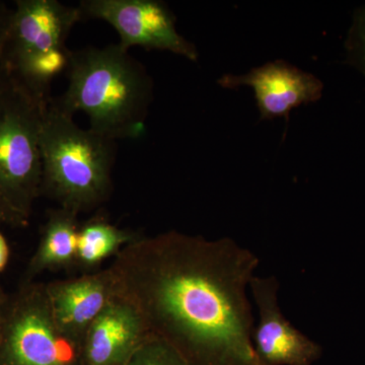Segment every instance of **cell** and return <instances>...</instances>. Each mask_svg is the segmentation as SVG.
Here are the masks:
<instances>
[{"instance_id": "cell-1", "label": "cell", "mask_w": 365, "mask_h": 365, "mask_svg": "<svg viewBox=\"0 0 365 365\" xmlns=\"http://www.w3.org/2000/svg\"><path fill=\"white\" fill-rule=\"evenodd\" d=\"M258 256L230 237L179 232L124 247L110 269L117 294L191 365H263L254 350L250 285Z\"/></svg>"}, {"instance_id": "cell-2", "label": "cell", "mask_w": 365, "mask_h": 365, "mask_svg": "<svg viewBox=\"0 0 365 365\" xmlns=\"http://www.w3.org/2000/svg\"><path fill=\"white\" fill-rule=\"evenodd\" d=\"M67 76L66 93L55 98L62 110L85 113L90 129L111 140L143 135L153 83L129 50L112 44L71 51Z\"/></svg>"}, {"instance_id": "cell-3", "label": "cell", "mask_w": 365, "mask_h": 365, "mask_svg": "<svg viewBox=\"0 0 365 365\" xmlns=\"http://www.w3.org/2000/svg\"><path fill=\"white\" fill-rule=\"evenodd\" d=\"M40 150L41 193L60 207L79 215L97 208L111 195L115 141L81 128L55 98L43 106Z\"/></svg>"}, {"instance_id": "cell-4", "label": "cell", "mask_w": 365, "mask_h": 365, "mask_svg": "<svg viewBox=\"0 0 365 365\" xmlns=\"http://www.w3.org/2000/svg\"><path fill=\"white\" fill-rule=\"evenodd\" d=\"M46 102L11 76L0 98V193L28 220L42 189L40 128Z\"/></svg>"}, {"instance_id": "cell-5", "label": "cell", "mask_w": 365, "mask_h": 365, "mask_svg": "<svg viewBox=\"0 0 365 365\" xmlns=\"http://www.w3.org/2000/svg\"><path fill=\"white\" fill-rule=\"evenodd\" d=\"M0 365H86L83 339L59 325L46 284L26 282L9 299Z\"/></svg>"}, {"instance_id": "cell-6", "label": "cell", "mask_w": 365, "mask_h": 365, "mask_svg": "<svg viewBox=\"0 0 365 365\" xmlns=\"http://www.w3.org/2000/svg\"><path fill=\"white\" fill-rule=\"evenodd\" d=\"M78 7L83 20L95 19L111 25L125 49L165 50L191 61L198 59L195 45L178 33L174 16L162 1L83 0Z\"/></svg>"}, {"instance_id": "cell-7", "label": "cell", "mask_w": 365, "mask_h": 365, "mask_svg": "<svg viewBox=\"0 0 365 365\" xmlns=\"http://www.w3.org/2000/svg\"><path fill=\"white\" fill-rule=\"evenodd\" d=\"M250 294L259 317L252 341L262 364L314 365L321 359L322 346L295 328L281 311L275 276H255Z\"/></svg>"}, {"instance_id": "cell-8", "label": "cell", "mask_w": 365, "mask_h": 365, "mask_svg": "<svg viewBox=\"0 0 365 365\" xmlns=\"http://www.w3.org/2000/svg\"><path fill=\"white\" fill-rule=\"evenodd\" d=\"M81 20L78 6L58 0H19L11 14L1 66L7 71L26 57L64 49L72 29Z\"/></svg>"}, {"instance_id": "cell-9", "label": "cell", "mask_w": 365, "mask_h": 365, "mask_svg": "<svg viewBox=\"0 0 365 365\" xmlns=\"http://www.w3.org/2000/svg\"><path fill=\"white\" fill-rule=\"evenodd\" d=\"M222 88H253L261 119L284 117L302 105L317 102L323 93V83L284 61H273L252 69L244 76L225 74L218 81Z\"/></svg>"}, {"instance_id": "cell-10", "label": "cell", "mask_w": 365, "mask_h": 365, "mask_svg": "<svg viewBox=\"0 0 365 365\" xmlns=\"http://www.w3.org/2000/svg\"><path fill=\"white\" fill-rule=\"evenodd\" d=\"M150 335L138 309L117 294L86 331V365H123Z\"/></svg>"}, {"instance_id": "cell-11", "label": "cell", "mask_w": 365, "mask_h": 365, "mask_svg": "<svg viewBox=\"0 0 365 365\" xmlns=\"http://www.w3.org/2000/svg\"><path fill=\"white\" fill-rule=\"evenodd\" d=\"M53 314L63 330L85 340L86 331L117 295L111 269L46 284Z\"/></svg>"}, {"instance_id": "cell-12", "label": "cell", "mask_w": 365, "mask_h": 365, "mask_svg": "<svg viewBox=\"0 0 365 365\" xmlns=\"http://www.w3.org/2000/svg\"><path fill=\"white\" fill-rule=\"evenodd\" d=\"M78 215L64 208L55 209L48 216L39 246L26 270V282L47 270L76 265Z\"/></svg>"}, {"instance_id": "cell-13", "label": "cell", "mask_w": 365, "mask_h": 365, "mask_svg": "<svg viewBox=\"0 0 365 365\" xmlns=\"http://www.w3.org/2000/svg\"><path fill=\"white\" fill-rule=\"evenodd\" d=\"M140 237L137 232L117 227L105 218H93L79 227L76 265L86 269L95 267Z\"/></svg>"}, {"instance_id": "cell-14", "label": "cell", "mask_w": 365, "mask_h": 365, "mask_svg": "<svg viewBox=\"0 0 365 365\" xmlns=\"http://www.w3.org/2000/svg\"><path fill=\"white\" fill-rule=\"evenodd\" d=\"M123 365H191L169 343L151 335Z\"/></svg>"}, {"instance_id": "cell-15", "label": "cell", "mask_w": 365, "mask_h": 365, "mask_svg": "<svg viewBox=\"0 0 365 365\" xmlns=\"http://www.w3.org/2000/svg\"><path fill=\"white\" fill-rule=\"evenodd\" d=\"M29 220L16 210L4 195L0 193V225H11L14 227H23L28 225Z\"/></svg>"}, {"instance_id": "cell-16", "label": "cell", "mask_w": 365, "mask_h": 365, "mask_svg": "<svg viewBox=\"0 0 365 365\" xmlns=\"http://www.w3.org/2000/svg\"><path fill=\"white\" fill-rule=\"evenodd\" d=\"M352 46L359 54L360 61L365 68V9L360 11L359 19L353 29Z\"/></svg>"}, {"instance_id": "cell-17", "label": "cell", "mask_w": 365, "mask_h": 365, "mask_svg": "<svg viewBox=\"0 0 365 365\" xmlns=\"http://www.w3.org/2000/svg\"><path fill=\"white\" fill-rule=\"evenodd\" d=\"M13 11L9 9L6 4L0 2V64H1L2 52H4V43H6L7 31L11 24Z\"/></svg>"}, {"instance_id": "cell-18", "label": "cell", "mask_w": 365, "mask_h": 365, "mask_svg": "<svg viewBox=\"0 0 365 365\" xmlns=\"http://www.w3.org/2000/svg\"><path fill=\"white\" fill-rule=\"evenodd\" d=\"M9 299H11V297H7V295L0 289V342H1L2 334H4Z\"/></svg>"}, {"instance_id": "cell-19", "label": "cell", "mask_w": 365, "mask_h": 365, "mask_svg": "<svg viewBox=\"0 0 365 365\" xmlns=\"http://www.w3.org/2000/svg\"><path fill=\"white\" fill-rule=\"evenodd\" d=\"M9 250L7 246L6 240L0 232V271L6 267L7 261H9Z\"/></svg>"}, {"instance_id": "cell-20", "label": "cell", "mask_w": 365, "mask_h": 365, "mask_svg": "<svg viewBox=\"0 0 365 365\" xmlns=\"http://www.w3.org/2000/svg\"><path fill=\"white\" fill-rule=\"evenodd\" d=\"M9 83H11V76H9V71L0 64V98L4 95Z\"/></svg>"}]
</instances>
